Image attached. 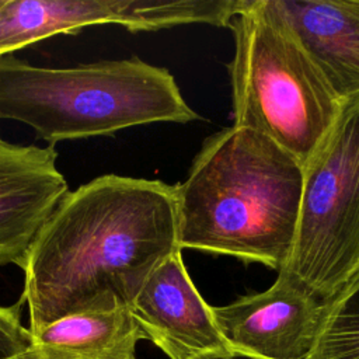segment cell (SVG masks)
Masks as SVG:
<instances>
[{
	"label": "cell",
	"mask_w": 359,
	"mask_h": 359,
	"mask_svg": "<svg viewBox=\"0 0 359 359\" xmlns=\"http://www.w3.org/2000/svg\"><path fill=\"white\" fill-rule=\"evenodd\" d=\"M345 107L359 100V0H265Z\"/></svg>",
	"instance_id": "9c48e42d"
},
{
	"label": "cell",
	"mask_w": 359,
	"mask_h": 359,
	"mask_svg": "<svg viewBox=\"0 0 359 359\" xmlns=\"http://www.w3.org/2000/svg\"><path fill=\"white\" fill-rule=\"evenodd\" d=\"M327 304L286 272L264 292L212 306L229 349L255 359H309Z\"/></svg>",
	"instance_id": "8992f818"
},
{
	"label": "cell",
	"mask_w": 359,
	"mask_h": 359,
	"mask_svg": "<svg viewBox=\"0 0 359 359\" xmlns=\"http://www.w3.org/2000/svg\"><path fill=\"white\" fill-rule=\"evenodd\" d=\"M0 119L31 126L50 144L112 136L157 122L199 119L174 76L137 56L73 67H41L0 56Z\"/></svg>",
	"instance_id": "3957f363"
},
{
	"label": "cell",
	"mask_w": 359,
	"mask_h": 359,
	"mask_svg": "<svg viewBox=\"0 0 359 359\" xmlns=\"http://www.w3.org/2000/svg\"><path fill=\"white\" fill-rule=\"evenodd\" d=\"M178 247L174 187L105 174L69 191L35 234L22 268L31 334L88 310L129 307Z\"/></svg>",
	"instance_id": "6da1fadb"
},
{
	"label": "cell",
	"mask_w": 359,
	"mask_h": 359,
	"mask_svg": "<svg viewBox=\"0 0 359 359\" xmlns=\"http://www.w3.org/2000/svg\"><path fill=\"white\" fill-rule=\"evenodd\" d=\"M140 31L139 0H4L0 7V56L55 35H76L93 25Z\"/></svg>",
	"instance_id": "30bf717a"
},
{
	"label": "cell",
	"mask_w": 359,
	"mask_h": 359,
	"mask_svg": "<svg viewBox=\"0 0 359 359\" xmlns=\"http://www.w3.org/2000/svg\"><path fill=\"white\" fill-rule=\"evenodd\" d=\"M146 339L126 306L73 313L31 334L17 359H136Z\"/></svg>",
	"instance_id": "8fae6325"
},
{
	"label": "cell",
	"mask_w": 359,
	"mask_h": 359,
	"mask_svg": "<svg viewBox=\"0 0 359 359\" xmlns=\"http://www.w3.org/2000/svg\"><path fill=\"white\" fill-rule=\"evenodd\" d=\"M53 146L15 144L0 136V266L22 268L27 251L69 192Z\"/></svg>",
	"instance_id": "ba28073f"
},
{
	"label": "cell",
	"mask_w": 359,
	"mask_h": 359,
	"mask_svg": "<svg viewBox=\"0 0 359 359\" xmlns=\"http://www.w3.org/2000/svg\"><path fill=\"white\" fill-rule=\"evenodd\" d=\"M146 339L170 359H210L229 349L209 306L194 285L181 251L164 259L129 306Z\"/></svg>",
	"instance_id": "52a82bcc"
},
{
	"label": "cell",
	"mask_w": 359,
	"mask_h": 359,
	"mask_svg": "<svg viewBox=\"0 0 359 359\" xmlns=\"http://www.w3.org/2000/svg\"><path fill=\"white\" fill-rule=\"evenodd\" d=\"M7 359H17V356H11V358H7Z\"/></svg>",
	"instance_id": "9a60e30c"
},
{
	"label": "cell",
	"mask_w": 359,
	"mask_h": 359,
	"mask_svg": "<svg viewBox=\"0 0 359 359\" xmlns=\"http://www.w3.org/2000/svg\"><path fill=\"white\" fill-rule=\"evenodd\" d=\"M303 165L269 137L241 126L202 143L174 185L180 250L223 254L280 272L292 254Z\"/></svg>",
	"instance_id": "7a4b0ae2"
},
{
	"label": "cell",
	"mask_w": 359,
	"mask_h": 359,
	"mask_svg": "<svg viewBox=\"0 0 359 359\" xmlns=\"http://www.w3.org/2000/svg\"><path fill=\"white\" fill-rule=\"evenodd\" d=\"M309 359H359V272L328 302Z\"/></svg>",
	"instance_id": "7c38bea8"
},
{
	"label": "cell",
	"mask_w": 359,
	"mask_h": 359,
	"mask_svg": "<svg viewBox=\"0 0 359 359\" xmlns=\"http://www.w3.org/2000/svg\"><path fill=\"white\" fill-rule=\"evenodd\" d=\"M3 3H4V0H0V7L3 6Z\"/></svg>",
	"instance_id": "2e32d148"
},
{
	"label": "cell",
	"mask_w": 359,
	"mask_h": 359,
	"mask_svg": "<svg viewBox=\"0 0 359 359\" xmlns=\"http://www.w3.org/2000/svg\"><path fill=\"white\" fill-rule=\"evenodd\" d=\"M20 297L11 306H0V359H7L21 353L31 342V332L21 323Z\"/></svg>",
	"instance_id": "4fadbf2b"
},
{
	"label": "cell",
	"mask_w": 359,
	"mask_h": 359,
	"mask_svg": "<svg viewBox=\"0 0 359 359\" xmlns=\"http://www.w3.org/2000/svg\"><path fill=\"white\" fill-rule=\"evenodd\" d=\"M280 272L325 303L359 272V100L303 167L294 243Z\"/></svg>",
	"instance_id": "5b68a950"
},
{
	"label": "cell",
	"mask_w": 359,
	"mask_h": 359,
	"mask_svg": "<svg viewBox=\"0 0 359 359\" xmlns=\"http://www.w3.org/2000/svg\"><path fill=\"white\" fill-rule=\"evenodd\" d=\"M229 28L233 125L269 137L304 167L344 105L265 0H250Z\"/></svg>",
	"instance_id": "277c9868"
},
{
	"label": "cell",
	"mask_w": 359,
	"mask_h": 359,
	"mask_svg": "<svg viewBox=\"0 0 359 359\" xmlns=\"http://www.w3.org/2000/svg\"><path fill=\"white\" fill-rule=\"evenodd\" d=\"M210 359H255V358H251V356H245V355H241V353H230L227 356H217V358H210Z\"/></svg>",
	"instance_id": "5bb4252c"
}]
</instances>
